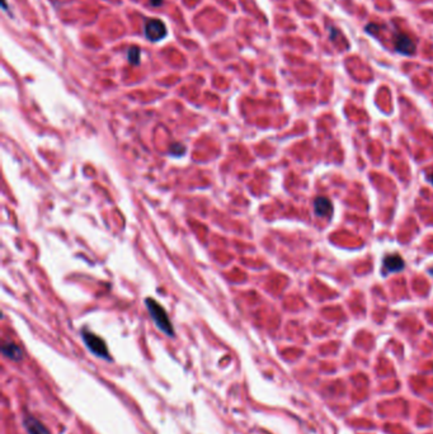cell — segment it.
<instances>
[{
  "mask_svg": "<svg viewBox=\"0 0 433 434\" xmlns=\"http://www.w3.org/2000/svg\"><path fill=\"white\" fill-rule=\"evenodd\" d=\"M145 306L146 309H148L153 321L155 323V325H157V328L159 329L160 331H163L165 335L173 338L174 335H176L173 324H172L171 319H169V316H168L164 307H163L157 300H154V298L151 297L146 298Z\"/></svg>",
  "mask_w": 433,
  "mask_h": 434,
  "instance_id": "1",
  "label": "cell"
},
{
  "mask_svg": "<svg viewBox=\"0 0 433 434\" xmlns=\"http://www.w3.org/2000/svg\"><path fill=\"white\" fill-rule=\"evenodd\" d=\"M81 339H83L85 347L89 349V352L93 356L104 359L107 362H112V357L109 354L108 347H107L106 342L101 337H98L97 334L87 330V329H83L81 330Z\"/></svg>",
  "mask_w": 433,
  "mask_h": 434,
  "instance_id": "2",
  "label": "cell"
},
{
  "mask_svg": "<svg viewBox=\"0 0 433 434\" xmlns=\"http://www.w3.org/2000/svg\"><path fill=\"white\" fill-rule=\"evenodd\" d=\"M393 41H394V48L397 50V52L405 56H411L416 52V42L409 34L399 32V33L394 34Z\"/></svg>",
  "mask_w": 433,
  "mask_h": 434,
  "instance_id": "3",
  "label": "cell"
},
{
  "mask_svg": "<svg viewBox=\"0 0 433 434\" xmlns=\"http://www.w3.org/2000/svg\"><path fill=\"white\" fill-rule=\"evenodd\" d=\"M167 34L165 24L159 19H149L145 24V36L153 42L163 39Z\"/></svg>",
  "mask_w": 433,
  "mask_h": 434,
  "instance_id": "4",
  "label": "cell"
},
{
  "mask_svg": "<svg viewBox=\"0 0 433 434\" xmlns=\"http://www.w3.org/2000/svg\"><path fill=\"white\" fill-rule=\"evenodd\" d=\"M23 427L28 434H51L45 424L32 415H28L23 419Z\"/></svg>",
  "mask_w": 433,
  "mask_h": 434,
  "instance_id": "5",
  "label": "cell"
},
{
  "mask_svg": "<svg viewBox=\"0 0 433 434\" xmlns=\"http://www.w3.org/2000/svg\"><path fill=\"white\" fill-rule=\"evenodd\" d=\"M383 265L388 272L398 273L404 269L405 262L399 254H389V255H386L384 258Z\"/></svg>",
  "mask_w": 433,
  "mask_h": 434,
  "instance_id": "6",
  "label": "cell"
},
{
  "mask_svg": "<svg viewBox=\"0 0 433 434\" xmlns=\"http://www.w3.org/2000/svg\"><path fill=\"white\" fill-rule=\"evenodd\" d=\"M1 353L4 357L13 362H20L23 359V351L13 342H5L1 345Z\"/></svg>",
  "mask_w": 433,
  "mask_h": 434,
  "instance_id": "7",
  "label": "cell"
},
{
  "mask_svg": "<svg viewBox=\"0 0 433 434\" xmlns=\"http://www.w3.org/2000/svg\"><path fill=\"white\" fill-rule=\"evenodd\" d=\"M314 210L319 217H327L332 214V202L325 197H318L314 202Z\"/></svg>",
  "mask_w": 433,
  "mask_h": 434,
  "instance_id": "8",
  "label": "cell"
},
{
  "mask_svg": "<svg viewBox=\"0 0 433 434\" xmlns=\"http://www.w3.org/2000/svg\"><path fill=\"white\" fill-rule=\"evenodd\" d=\"M127 59H129L130 64L132 65H139L140 62V48L137 46H134L129 50L127 53Z\"/></svg>",
  "mask_w": 433,
  "mask_h": 434,
  "instance_id": "9",
  "label": "cell"
},
{
  "mask_svg": "<svg viewBox=\"0 0 433 434\" xmlns=\"http://www.w3.org/2000/svg\"><path fill=\"white\" fill-rule=\"evenodd\" d=\"M185 151H186L185 145L173 144L171 146V150H169V153H171L172 155H174V156H181V155H183V154H185Z\"/></svg>",
  "mask_w": 433,
  "mask_h": 434,
  "instance_id": "10",
  "label": "cell"
},
{
  "mask_svg": "<svg viewBox=\"0 0 433 434\" xmlns=\"http://www.w3.org/2000/svg\"><path fill=\"white\" fill-rule=\"evenodd\" d=\"M380 28H381L380 25H377V24H374V23H371V24H367L365 29H366V32H369V33L375 34V33H376V32L380 31Z\"/></svg>",
  "mask_w": 433,
  "mask_h": 434,
  "instance_id": "11",
  "label": "cell"
},
{
  "mask_svg": "<svg viewBox=\"0 0 433 434\" xmlns=\"http://www.w3.org/2000/svg\"><path fill=\"white\" fill-rule=\"evenodd\" d=\"M150 4L154 6H159L163 4V0H150Z\"/></svg>",
  "mask_w": 433,
  "mask_h": 434,
  "instance_id": "12",
  "label": "cell"
},
{
  "mask_svg": "<svg viewBox=\"0 0 433 434\" xmlns=\"http://www.w3.org/2000/svg\"><path fill=\"white\" fill-rule=\"evenodd\" d=\"M430 182L433 184V174H431L430 176Z\"/></svg>",
  "mask_w": 433,
  "mask_h": 434,
  "instance_id": "13",
  "label": "cell"
}]
</instances>
